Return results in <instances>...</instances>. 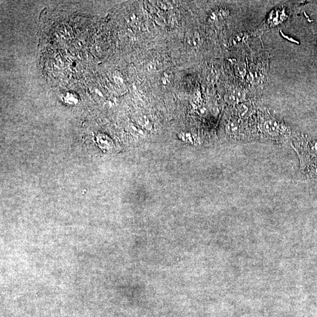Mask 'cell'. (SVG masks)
I'll use <instances>...</instances> for the list:
<instances>
[{
	"label": "cell",
	"instance_id": "cell-1",
	"mask_svg": "<svg viewBox=\"0 0 317 317\" xmlns=\"http://www.w3.org/2000/svg\"><path fill=\"white\" fill-rule=\"evenodd\" d=\"M245 98V94L240 89H233L229 91L225 95V100L230 104H235L240 103Z\"/></svg>",
	"mask_w": 317,
	"mask_h": 317
},
{
	"label": "cell",
	"instance_id": "cell-2",
	"mask_svg": "<svg viewBox=\"0 0 317 317\" xmlns=\"http://www.w3.org/2000/svg\"><path fill=\"white\" fill-rule=\"evenodd\" d=\"M61 99L63 103L72 106H77L79 104L81 101L80 95L73 91H67L63 93Z\"/></svg>",
	"mask_w": 317,
	"mask_h": 317
},
{
	"label": "cell",
	"instance_id": "cell-3",
	"mask_svg": "<svg viewBox=\"0 0 317 317\" xmlns=\"http://www.w3.org/2000/svg\"><path fill=\"white\" fill-rule=\"evenodd\" d=\"M264 128L266 131L271 135H277L280 131V127L277 122L273 120L267 121L264 124Z\"/></svg>",
	"mask_w": 317,
	"mask_h": 317
},
{
	"label": "cell",
	"instance_id": "cell-4",
	"mask_svg": "<svg viewBox=\"0 0 317 317\" xmlns=\"http://www.w3.org/2000/svg\"><path fill=\"white\" fill-rule=\"evenodd\" d=\"M226 129V132L229 134H236L237 133L240 131V125L235 121L230 122L227 125Z\"/></svg>",
	"mask_w": 317,
	"mask_h": 317
},
{
	"label": "cell",
	"instance_id": "cell-5",
	"mask_svg": "<svg viewBox=\"0 0 317 317\" xmlns=\"http://www.w3.org/2000/svg\"><path fill=\"white\" fill-rule=\"evenodd\" d=\"M72 65L76 66V63H72Z\"/></svg>",
	"mask_w": 317,
	"mask_h": 317
}]
</instances>
